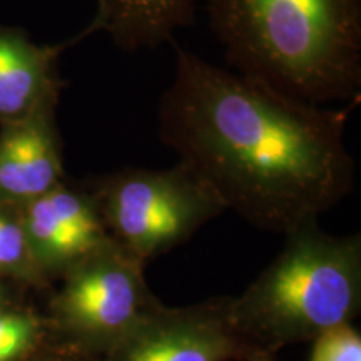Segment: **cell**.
<instances>
[{
    "instance_id": "6da1fadb",
    "label": "cell",
    "mask_w": 361,
    "mask_h": 361,
    "mask_svg": "<svg viewBox=\"0 0 361 361\" xmlns=\"http://www.w3.org/2000/svg\"><path fill=\"white\" fill-rule=\"evenodd\" d=\"M355 104L311 106L176 47L159 135L226 206L288 234L355 188L345 129Z\"/></svg>"
},
{
    "instance_id": "7a4b0ae2",
    "label": "cell",
    "mask_w": 361,
    "mask_h": 361,
    "mask_svg": "<svg viewBox=\"0 0 361 361\" xmlns=\"http://www.w3.org/2000/svg\"><path fill=\"white\" fill-rule=\"evenodd\" d=\"M229 69L311 106L360 102L361 0H202Z\"/></svg>"
},
{
    "instance_id": "3957f363",
    "label": "cell",
    "mask_w": 361,
    "mask_h": 361,
    "mask_svg": "<svg viewBox=\"0 0 361 361\" xmlns=\"http://www.w3.org/2000/svg\"><path fill=\"white\" fill-rule=\"evenodd\" d=\"M284 236L276 259L231 303L243 340L271 356L353 323L361 310L360 234L331 236L311 219Z\"/></svg>"
},
{
    "instance_id": "277c9868",
    "label": "cell",
    "mask_w": 361,
    "mask_h": 361,
    "mask_svg": "<svg viewBox=\"0 0 361 361\" xmlns=\"http://www.w3.org/2000/svg\"><path fill=\"white\" fill-rule=\"evenodd\" d=\"M87 188L109 238L144 264L228 211L180 161L169 169L124 168L97 176Z\"/></svg>"
},
{
    "instance_id": "5b68a950",
    "label": "cell",
    "mask_w": 361,
    "mask_h": 361,
    "mask_svg": "<svg viewBox=\"0 0 361 361\" xmlns=\"http://www.w3.org/2000/svg\"><path fill=\"white\" fill-rule=\"evenodd\" d=\"M161 305L142 261L107 238L67 269L54 310L72 350L104 360Z\"/></svg>"
},
{
    "instance_id": "8992f818",
    "label": "cell",
    "mask_w": 361,
    "mask_h": 361,
    "mask_svg": "<svg viewBox=\"0 0 361 361\" xmlns=\"http://www.w3.org/2000/svg\"><path fill=\"white\" fill-rule=\"evenodd\" d=\"M233 298L168 308L161 305L102 361H250L258 351L243 340Z\"/></svg>"
},
{
    "instance_id": "52a82bcc",
    "label": "cell",
    "mask_w": 361,
    "mask_h": 361,
    "mask_svg": "<svg viewBox=\"0 0 361 361\" xmlns=\"http://www.w3.org/2000/svg\"><path fill=\"white\" fill-rule=\"evenodd\" d=\"M20 218L35 263L47 269L67 271L109 238L87 186L59 183L22 206Z\"/></svg>"
},
{
    "instance_id": "ba28073f",
    "label": "cell",
    "mask_w": 361,
    "mask_h": 361,
    "mask_svg": "<svg viewBox=\"0 0 361 361\" xmlns=\"http://www.w3.org/2000/svg\"><path fill=\"white\" fill-rule=\"evenodd\" d=\"M54 107L49 104L25 119L2 124L0 204L22 207L61 183L64 169Z\"/></svg>"
},
{
    "instance_id": "9c48e42d",
    "label": "cell",
    "mask_w": 361,
    "mask_h": 361,
    "mask_svg": "<svg viewBox=\"0 0 361 361\" xmlns=\"http://www.w3.org/2000/svg\"><path fill=\"white\" fill-rule=\"evenodd\" d=\"M61 51L35 45L20 30L0 29V123L25 119L40 107L57 104Z\"/></svg>"
},
{
    "instance_id": "30bf717a",
    "label": "cell",
    "mask_w": 361,
    "mask_h": 361,
    "mask_svg": "<svg viewBox=\"0 0 361 361\" xmlns=\"http://www.w3.org/2000/svg\"><path fill=\"white\" fill-rule=\"evenodd\" d=\"M200 0H96V17L85 32H104L124 52L171 42L192 24Z\"/></svg>"
},
{
    "instance_id": "8fae6325",
    "label": "cell",
    "mask_w": 361,
    "mask_h": 361,
    "mask_svg": "<svg viewBox=\"0 0 361 361\" xmlns=\"http://www.w3.org/2000/svg\"><path fill=\"white\" fill-rule=\"evenodd\" d=\"M24 231L20 207L0 204V273L25 274L35 269Z\"/></svg>"
},
{
    "instance_id": "7c38bea8",
    "label": "cell",
    "mask_w": 361,
    "mask_h": 361,
    "mask_svg": "<svg viewBox=\"0 0 361 361\" xmlns=\"http://www.w3.org/2000/svg\"><path fill=\"white\" fill-rule=\"evenodd\" d=\"M39 340L40 324L32 314L0 311V361H22Z\"/></svg>"
},
{
    "instance_id": "4fadbf2b",
    "label": "cell",
    "mask_w": 361,
    "mask_h": 361,
    "mask_svg": "<svg viewBox=\"0 0 361 361\" xmlns=\"http://www.w3.org/2000/svg\"><path fill=\"white\" fill-rule=\"evenodd\" d=\"M310 361H361V335L353 323L333 328L313 341Z\"/></svg>"
},
{
    "instance_id": "5bb4252c",
    "label": "cell",
    "mask_w": 361,
    "mask_h": 361,
    "mask_svg": "<svg viewBox=\"0 0 361 361\" xmlns=\"http://www.w3.org/2000/svg\"><path fill=\"white\" fill-rule=\"evenodd\" d=\"M47 361H102L101 358H94V356L79 353V351L72 350L66 358H54V360H47Z\"/></svg>"
},
{
    "instance_id": "9a60e30c",
    "label": "cell",
    "mask_w": 361,
    "mask_h": 361,
    "mask_svg": "<svg viewBox=\"0 0 361 361\" xmlns=\"http://www.w3.org/2000/svg\"><path fill=\"white\" fill-rule=\"evenodd\" d=\"M250 361H274V356L266 355V353H258V355L252 356Z\"/></svg>"
},
{
    "instance_id": "2e32d148",
    "label": "cell",
    "mask_w": 361,
    "mask_h": 361,
    "mask_svg": "<svg viewBox=\"0 0 361 361\" xmlns=\"http://www.w3.org/2000/svg\"><path fill=\"white\" fill-rule=\"evenodd\" d=\"M4 301H6V298H4V293H2V290H0V308H2Z\"/></svg>"
}]
</instances>
